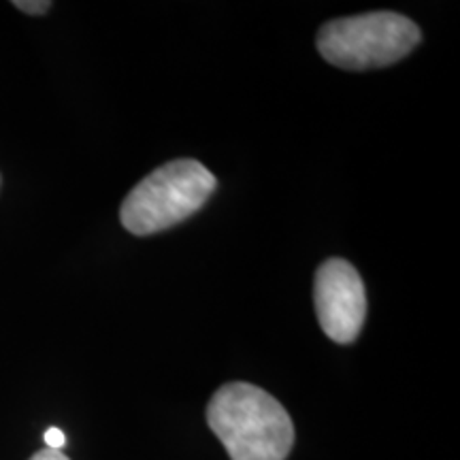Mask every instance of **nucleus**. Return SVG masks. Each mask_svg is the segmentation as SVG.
Returning <instances> with one entry per match:
<instances>
[{
    "instance_id": "nucleus-6",
    "label": "nucleus",
    "mask_w": 460,
    "mask_h": 460,
    "mask_svg": "<svg viewBox=\"0 0 460 460\" xmlns=\"http://www.w3.org/2000/svg\"><path fill=\"white\" fill-rule=\"evenodd\" d=\"M45 444H48V450L60 452L62 447H65V444H66V437H65V433H62L60 429L51 427V429L45 430Z\"/></svg>"
},
{
    "instance_id": "nucleus-5",
    "label": "nucleus",
    "mask_w": 460,
    "mask_h": 460,
    "mask_svg": "<svg viewBox=\"0 0 460 460\" xmlns=\"http://www.w3.org/2000/svg\"><path fill=\"white\" fill-rule=\"evenodd\" d=\"M13 7L31 15H43L51 9V3H48V0H15Z\"/></svg>"
},
{
    "instance_id": "nucleus-7",
    "label": "nucleus",
    "mask_w": 460,
    "mask_h": 460,
    "mask_svg": "<svg viewBox=\"0 0 460 460\" xmlns=\"http://www.w3.org/2000/svg\"><path fill=\"white\" fill-rule=\"evenodd\" d=\"M31 460H71L68 456H65L62 452H56V450H41L37 452Z\"/></svg>"
},
{
    "instance_id": "nucleus-2",
    "label": "nucleus",
    "mask_w": 460,
    "mask_h": 460,
    "mask_svg": "<svg viewBox=\"0 0 460 460\" xmlns=\"http://www.w3.org/2000/svg\"><path fill=\"white\" fill-rule=\"evenodd\" d=\"M216 186L214 172L199 160H171L130 190L119 209V220L137 237L163 233L197 214Z\"/></svg>"
},
{
    "instance_id": "nucleus-1",
    "label": "nucleus",
    "mask_w": 460,
    "mask_h": 460,
    "mask_svg": "<svg viewBox=\"0 0 460 460\" xmlns=\"http://www.w3.org/2000/svg\"><path fill=\"white\" fill-rule=\"evenodd\" d=\"M207 424L230 460H286L295 444V424L284 405L254 384H224L211 396Z\"/></svg>"
},
{
    "instance_id": "nucleus-3",
    "label": "nucleus",
    "mask_w": 460,
    "mask_h": 460,
    "mask_svg": "<svg viewBox=\"0 0 460 460\" xmlns=\"http://www.w3.org/2000/svg\"><path fill=\"white\" fill-rule=\"evenodd\" d=\"M422 34L416 22L394 11H373L341 17L318 32V49L332 66L345 71H371L410 56Z\"/></svg>"
},
{
    "instance_id": "nucleus-4",
    "label": "nucleus",
    "mask_w": 460,
    "mask_h": 460,
    "mask_svg": "<svg viewBox=\"0 0 460 460\" xmlns=\"http://www.w3.org/2000/svg\"><path fill=\"white\" fill-rule=\"evenodd\" d=\"M314 305L322 331L348 345L360 335L367 318V295L354 264L343 258L322 262L314 281Z\"/></svg>"
}]
</instances>
